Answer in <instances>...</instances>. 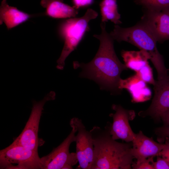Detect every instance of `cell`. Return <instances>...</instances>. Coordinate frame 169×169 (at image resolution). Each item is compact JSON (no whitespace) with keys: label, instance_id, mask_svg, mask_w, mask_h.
I'll use <instances>...</instances> for the list:
<instances>
[{"label":"cell","instance_id":"obj_1","mask_svg":"<svg viewBox=\"0 0 169 169\" xmlns=\"http://www.w3.org/2000/svg\"><path fill=\"white\" fill-rule=\"evenodd\" d=\"M101 33L93 36L100 40L98 50L93 59L85 64L73 62L75 69L80 68V77L94 80L100 89L109 91L112 94H120L119 88L122 72L128 69L118 58L114 47V40L105 29V22L100 23Z\"/></svg>","mask_w":169,"mask_h":169},{"label":"cell","instance_id":"obj_2","mask_svg":"<svg viewBox=\"0 0 169 169\" xmlns=\"http://www.w3.org/2000/svg\"><path fill=\"white\" fill-rule=\"evenodd\" d=\"M111 124L103 129L94 126L90 131L94 146L91 169H131L134 158L131 153L132 142H117L110 133Z\"/></svg>","mask_w":169,"mask_h":169},{"label":"cell","instance_id":"obj_3","mask_svg":"<svg viewBox=\"0 0 169 169\" xmlns=\"http://www.w3.org/2000/svg\"><path fill=\"white\" fill-rule=\"evenodd\" d=\"M110 34L114 40L118 42H126L147 52L157 71V79H163L169 75V69L166 67L163 57L158 50L156 39L140 21L128 28H122L115 25Z\"/></svg>","mask_w":169,"mask_h":169},{"label":"cell","instance_id":"obj_4","mask_svg":"<svg viewBox=\"0 0 169 169\" xmlns=\"http://www.w3.org/2000/svg\"><path fill=\"white\" fill-rule=\"evenodd\" d=\"M98 15L96 11L88 8L82 17L69 18L61 22L59 32L64 41V44L60 56L57 60L58 69H63L66 58L76 49L85 33L89 31V22L96 18Z\"/></svg>","mask_w":169,"mask_h":169},{"label":"cell","instance_id":"obj_5","mask_svg":"<svg viewBox=\"0 0 169 169\" xmlns=\"http://www.w3.org/2000/svg\"><path fill=\"white\" fill-rule=\"evenodd\" d=\"M0 169H41L37 151L13 142L0 151Z\"/></svg>","mask_w":169,"mask_h":169},{"label":"cell","instance_id":"obj_6","mask_svg":"<svg viewBox=\"0 0 169 169\" xmlns=\"http://www.w3.org/2000/svg\"><path fill=\"white\" fill-rule=\"evenodd\" d=\"M70 125L72 130L67 137L49 154L40 158L41 169H71L78 162L76 153L69 151L71 144L75 142L77 131L74 125Z\"/></svg>","mask_w":169,"mask_h":169},{"label":"cell","instance_id":"obj_7","mask_svg":"<svg viewBox=\"0 0 169 169\" xmlns=\"http://www.w3.org/2000/svg\"><path fill=\"white\" fill-rule=\"evenodd\" d=\"M54 98V93L51 92L41 100L33 102L30 115L24 129L13 142L38 151L39 145L38 133L43 107L47 101Z\"/></svg>","mask_w":169,"mask_h":169},{"label":"cell","instance_id":"obj_8","mask_svg":"<svg viewBox=\"0 0 169 169\" xmlns=\"http://www.w3.org/2000/svg\"><path fill=\"white\" fill-rule=\"evenodd\" d=\"M70 123L74 125L77 131L75 142L78 167L82 169H91L93 160L94 146L90 131L87 130L82 120L77 117L72 118Z\"/></svg>","mask_w":169,"mask_h":169},{"label":"cell","instance_id":"obj_9","mask_svg":"<svg viewBox=\"0 0 169 169\" xmlns=\"http://www.w3.org/2000/svg\"><path fill=\"white\" fill-rule=\"evenodd\" d=\"M153 86L154 95L150 106L138 114L142 117L150 116L157 122L169 113V75L156 81Z\"/></svg>","mask_w":169,"mask_h":169},{"label":"cell","instance_id":"obj_10","mask_svg":"<svg viewBox=\"0 0 169 169\" xmlns=\"http://www.w3.org/2000/svg\"><path fill=\"white\" fill-rule=\"evenodd\" d=\"M112 109L115 111L109 116L113 119V123L110 128V133L113 139H121L126 142H132L134 139L135 133L130 126V120L135 116V111L125 109L120 105L113 104Z\"/></svg>","mask_w":169,"mask_h":169},{"label":"cell","instance_id":"obj_11","mask_svg":"<svg viewBox=\"0 0 169 169\" xmlns=\"http://www.w3.org/2000/svg\"><path fill=\"white\" fill-rule=\"evenodd\" d=\"M140 22L152 33L157 42L169 40V8L145 9Z\"/></svg>","mask_w":169,"mask_h":169},{"label":"cell","instance_id":"obj_12","mask_svg":"<svg viewBox=\"0 0 169 169\" xmlns=\"http://www.w3.org/2000/svg\"><path fill=\"white\" fill-rule=\"evenodd\" d=\"M132 143L131 153L136 159V163L149 157L159 156L164 146V143L156 142L152 138L145 135L141 131L136 134Z\"/></svg>","mask_w":169,"mask_h":169},{"label":"cell","instance_id":"obj_13","mask_svg":"<svg viewBox=\"0 0 169 169\" xmlns=\"http://www.w3.org/2000/svg\"><path fill=\"white\" fill-rule=\"evenodd\" d=\"M147 83L136 74L125 79H121L119 88L127 90L130 94L133 102H141L149 100L151 96V89Z\"/></svg>","mask_w":169,"mask_h":169},{"label":"cell","instance_id":"obj_14","mask_svg":"<svg viewBox=\"0 0 169 169\" xmlns=\"http://www.w3.org/2000/svg\"><path fill=\"white\" fill-rule=\"evenodd\" d=\"M40 4L46 9V14L54 18H75L78 13V9L65 3L63 0H41Z\"/></svg>","mask_w":169,"mask_h":169},{"label":"cell","instance_id":"obj_15","mask_svg":"<svg viewBox=\"0 0 169 169\" xmlns=\"http://www.w3.org/2000/svg\"><path fill=\"white\" fill-rule=\"evenodd\" d=\"M31 15L9 6L6 0L2 1L0 8V23H4L9 29L25 22Z\"/></svg>","mask_w":169,"mask_h":169},{"label":"cell","instance_id":"obj_16","mask_svg":"<svg viewBox=\"0 0 169 169\" xmlns=\"http://www.w3.org/2000/svg\"><path fill=\"white\" fill-rule=\"evenodd\" d=\"M121 55L126 67L136 73L148 64V60L150 59L149 54L141 50L139 51L123 50Z\"/></svg>","mask_w":169,"mask_h":169},{"label":"cell","instance_id":"obj_17","mask_svg":"<svg viewBox=\"0 0 169 169\" xmlns=\"http://www.w3.org/2000/svg\"><path fill=\"white\" fill-rule=\"evenodd\" d=\"M101 22L110 21L115 25L122 23L116 0H102L100 4Z\"/></svg>","mask_w":169,"mask_h":169},{"label":"cell","instance_id":"obj_18","mask_svg":"<svg viewBox=\"0 0 169 169\" xmlns=\"http://www.w3.org/2000/svg\"><path fill=\"white\" fill-rule=\"evenodd\" d=\"M136 3L145 9H162L169 8V0H135Z\"/></svg>","mask_w":169,"mask_h":169},{"label":"cell","instance_id":"obj_19","mask_svg":"<svg viewBox=\"0 0 169 169\" xmlns=\"http://www.w3.org/2000/svg\"><path fill=\"white\" fill-rule=\"evenodd\" d=\"M142 80L147 84L154 85L155 84L152 70L149 63L143 67L136 74Z\"/></svg>","mask_w":169,"mask_h":169},{"label":"cell","instance_id":"obj_20","mask_svg":"<svg viewBox=\"0 0 169 169\" xmlns=\"http://www.w3.org/2000/svg\"><path fill=\"white\" fill-rule=\"evenodd\" d=\"M155 134L157 136V139L159 142L164 143L165 138L169 137V125H164L156 128Z\"/></svg>","mask_w":169,"mask_h":169},{"label":"cell","instance_id":"obj_21","mask_svg":"<svg viewBox=\"0 0 169 169\" xmlns=\"http://www.w3.org/2000/svg\"><path fill=\"white\" fill-rule=\"evenodd\" d=\"M154 157H148L139 163L134 162L132 165V168L134 169H154L152 164Z\"/></svg>","mask_w":169,"mask_h":169},{"label":"cell","instance_id":"obj_22","mask_svg":"<svg viewBox=\"0 0 169 169\" xmlns=\"http://www.w3.org/2000/svg\"><path fill=\"white\" fill-rule=\"evenodd\" d=\"M156 157V161L152 162L154 169H169V163L166 159L160 156Z\"/></svg>","mask_w":169,"mask_h":169},{"label":"cell","instance_id":"obj_23","mask_svg":"<svg viewBox=\"0 0 169 169\" xmlns=\"http://www.w3.org/2000/svg\"><path fill=\"white\" fill-rule=\"evenodd\" d=\"M73 7L77 9L90 6L94 3V0H72Z\"/></svg>","mask_w":169,"mask_h":169},{"label":"cell","instance_id":"obj_24","mask_svg":"<svg viewBox=\"0 0 169 169\" xmlns=\"http://www.w3.org/2000/svg\"><path fill=\"white\" fill-rule=\"evenodd\" d=\"M164 142V147L159 156L165 158L169 163V137H166Z\"/></svg>","mask_w":169,"mask_h":169},{"label":"cell","instance_id":"obj_25","mask_svg":"<svg viewBox=\"0 0 169 169\" xmlns=\"http://www.w3.org/2000/svg\"><path fill=\"white\" fill-rule=\"evenodd\" d=\"M164 125H169V113L165 115L161 119Z\"/></svg>","mask_w":169,"mask_h":169}]
</instances>
